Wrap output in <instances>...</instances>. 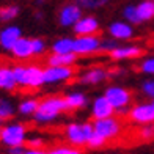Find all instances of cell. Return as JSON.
I'll use <instances>...</instances> for the list:
<instances>
[{
  "label": "cell",
  "instance_id": "obj_25",
  "mask_svg": "<svg viewBox=\"0 0 154 154\" xmlns=\"http://www.w3.org/2000/svg\"><path fill=\"white\" fill-rule=\"evenodd\" d=\"M16 113V107L10 99L6 97H0V120L5 121V120H11Z\"/></svg>",
  "mask_w": 154,
  "mask_h": 154
},
{
  "label": "cell",
  "instance_id": "obj_26",
  "mask_svg": "<svg viewBox=\"0 0 154 154\" xmlns=\"http://www.w3.org/2000/svg\"><path fill=\"white\" fill-rule=\"evenodd\" d=\"M123 17L126 22H129L132 25H138L142 24V20L138 17V13H137V6L135 5H126L123 8Z\"/></svg>",
  "mask_w": 154,
  "mask_h": 154
},
{
  "label": "cell",
  "instance_id": "obj_19",
  "mask_svg": "<svg viewBox=\"0 0 154 154\" xmlns=\"http://www.w3.org/2000/svg\"><path fill=\"white\" fill-rule=\"evenodd\" d=\"M79 55H75L74 52L71 54H51L47 57L46 63L47 66H74L77 63Z\"/></svg>",
  "mask_w": 154,
  "mask_h": 154
},
{
  "label": "cell",
  "instance_id": "obj_7",
  "mask_svg": "<svg viewBox=\"0 0 154 154\" xmlns=\"http://www.w3.org/2000/svg\"><path fill=\"white\" fill-rule=\"evenodd\" d=\"M93 131L96 135L109 142V140L116 138L123 132V123L115 116L104 118V120H93Z\"/></svg>",
  "mask_w": 154,
  "mask_h": 154
},
{
  "label": "cell",
  "instance_id": "obj_11",
  "mask_svg": "<svg viewBox=\"0 0 154 154\" xmlns=\"http://www.w3.org/2000/svg\"><path fill=\"white\" fill-rule=\"evenodd\" d=\"M101 30L99 20L94 16H82L72 27L75 36H87V35H97Z\"/></svg>",
  "mask_w": 154,
  "mask_h": 154
},
{
  "label": "cell",
  "instance_id": "obj_36",
  "mask_svg": "<svg viewBox=\"0 0 154 154\" xmlns=\"http://www.w3.org/2000/svg\"><path fill=\"white\" fill-rule=\"evenodd\" d=\"M24 152H25L24 145L22 146H10L8 148V154H24Z\"/></svg>",
  "mask_w": 154,
  "mask_h": 154
},
{
  "label": "cell",
  "instance_id": "obj_12",
  "mask_svg": "<svg viewBox=\"0 0 154 154\" xmlns=\"http://www.w3.org/2000/svg\"><path fill=\"white\" fill-rule=\"evenodd\" d=\"M109 77H110V72L106 68L94 66V68H88L85 72H82L77 82L82 83V85H99V83L106 82Z\"/></svg>",
  "mask_w": 154,
  "mask_h": 154
},
{
  "label": "cell",
  "instance_id": "obj_8",
  "mask_svg": "<svg viewBox=\"0 0 154 154\" xmlns=\"http://www.w3.org/2000/svg\"><path fill=\"white\" fill-rule=\"evenodd\" d=\"M102 38L99 35H87V36H75L74 38V54L79 57L85 55H94L101 52Z\"/></svg>",
  "mask_w": 154,
  "mask_h": 154
},
{
  "label": "cell",
  "instance_id": "obj_32",
  "mask_svg": "<svg viewBox=\"0 0 154 154\" xmlns=\"http://www.w3.org/2000/svg\"><path fill=\"white\" fill-rule=\"evenodd\" d=\"M106 140H104L102 137H99V135H96V134H93L91 135V138L88 140V143H87V146L90 149H99V148H102V146H106Z\"/></svg>",
  "mask_w": 154,
  "mask_h": 154
},
{
  "label": "cell",
  "instance_id": "obj_41",
  "mask_svg": "<svg viewBox=\"0 0 154 154\" xmlns=\"http://www.w3.org/2000/svg\"><path fill=\"white\" fill-rule=\"evenodd\" d=\"M112 154H118V152H112Z\"/></svg>",
  "mask_w": 154,
  "mask_h": 154
},
{
  "label": "cell",
  "instance_id": "obj_22",
  "mask_svg": "<svg viewBox=\"0 0 154 154\" xmlns=\"http://www.w3.org/2000/svg\"><path fill=\"white\" fill-rule=\"evenodd\" d=\"M135 6L142 22H148V20L154 19V0H142Z\"/></svg>",
  "mask_w": 154,
  "mask_h": 154
},
{
  "label": "cell",
  "instance_id": "obj_30",
  "mask_svg": "<svg viewBox=\"0 0 154 154\" xmlns=\"http://www.w3.org/2000/svg\"><path fill=\"white\" fill-rule=\"evenodd\" d=\"M32 49H33V55L35 57H41L44 52H46V43H44V39H41V38H32Z\"/></svg>",
  "mask_w": 154,
  "mask_h": 154
},
{
  "label": "cell",
  "instance_id": "obj_1",
  "mask_svg": "<svg viewBox=\"0 0 154 154\" xmlns=\"http://www.w3.org/2000/svg\"><path fill=\"white\" fill-rule=\"evenodd\" d=\"M63 112H68L65 96H47L39 101L38 109L33 115V120L38 124H47L55 121Z\"/></svg>",
  "mask_w": 154,
  "mask_h": 154
},
{
  "label": "cell",
  "instance_id": "obj_13",
  "mask_svg": "<svg viewBox=\"0 0 154 154\" xmlns=\"http://www.w3.org/2000/svg\"><path fill=\"white\" fill-rule=\"evenodd\" d=\"M143 49L135 44H129V46H116L112 52H109L107 55L110 57V60L113 61H123V60H134V58H140L143 55Z\"/></svg>",
  "mask_w": 154,
  "mask_h": 154
},
{
  "label": "cell",
  "instance_id": "obj_21",
  "mask_svg": "<svg viewBox=\"0 0 154 154\" xmlns=\"http://www.w3.org/2000/svg\"><path fill=\"white\" fill-rule=\"evenodd\" d=\"M52 54H71L74 52V38L69 36H63L55 39L52 46H51Z\"/></svg>",
  "mask_w": 154,
  "mask_h": 154
},
{
  "label": "cell",
  "instance_id": "obj_29",
  "mask_svg": "<svg viewBox=\"0 0 154 154\" xmlns=\"http://www.w3.org/2000/svg\"><path fill=\"white\" fill-rule=\"evenodd\" d=\"M137 137L138 140H152L154 138V126L152 124H146V126H140L137 129Z\"/></svg>",
  "mask_w": 154,
  "mask_h": 154
},
{
  "label": "cell",
  "instance_id": "obj_35",
  "mask_svg": "<svg viewBox=\"0 0 154 154\" xmlns=\"http://www.w3.org/2000/svg\"><path fill=\"white\" fill-rule=\"evenodd\" d=\"M118 46V41L113 39V38H109V39H102V43H101V52H112L113 49Z\"/></svg>",
  "mask_w": 154,
  "mask_h": 154
},
{
  "label": "cell",
  "instance_id": "obj_17",
  "mask_svg": "<svg viewBox=\"0 0 154 154\" xmlns=\"http://www.w3.org/2000/svg\"><path fill=\"white\" fill-rule=\"evenodd\" d=\"M11 55L17 60H29L30 57H33V49H32V38H25L20 36L14 46L11 47Z\"/></svg>",
  "mask_w": 154,
  "mask_h": 154
},
{
  "label": "cell",
  "instance_id": "obj_42",
  "mask_svg": "<svg viewBox=\"0 0 154 154\" xmlns=\"http://www.w3.org/2000/svg\"><path fill=\"white\" fill-rule=\"evenodd\" d=\"M152 126H154V124H152Z\"/></svg>",
  "mask_w": 154,
  "mask_h": 154
},
{
  "label": "cell",
  "instance_id": "obj_33",
  "mask_svg": "<svg viewBox=\"0 0 154 154\" xmlns=\"http://www.w3.org/2000/svg\"><path fill=\"white\" fill-rule=\"evenodd\" d=\"M44 145H46V142L41 137H32V138H27V142H25V146L27 148H32V149H43Z\"/></svg>",
  "mask_w": 154,
  "mask_h": 154
},
{
  "label": "cell",
  "instance_id": "obj_3",
  "mask_svg": "<svg viewBox=\"0 0 154 154\" xmlns=\"http://www.w3.org/2000/svg\"><path fill=\"white\" fill-rule=\"evenodd\" d=\"M93 134H94L93 123H88V121L69 123L65 128V138H66V142L71 146H75V148L87 146L88 140L91 138Z\"/></svg>",
  "mask_w": 154,
  "mask_h": 154
},
{
  "label": "cell",
  "instance_id": "obj_31",
  "mask_svg": "<svg viewBox=\"0 0 154 154\" xmlns=\"http://www.w3.org/2000/svg\"><path fill=\"white\" fill-rule=\"evenodd\" d=\"M47 152L49 154H83V151L75 148V146H57V148H52Z\"/></svg>",
  "mask_w": 154,
  "mask_h": 154
},
{
  "label": "cell",
  "instance_id": "obj_14",
  "mask_svg": "<svg viewBox=\"0 0 154 154\" xmlns=\"http://www.w3.org/2000/svg\"><path fill=\"white\" fill-rule=\"evenodd\" d=\"M115 109L113 106L109 102L106 96H97L91 102V116L93 120H104V118H110L115 115Z\"/></svg>",
  "mask_w": 154,
  "mask_h": 154
},
{
  "label": "cell",
  "instance_id": "obj_18",
  "mask_svg": "<svg viewBox=\"0 0 154 154\" xmlns=\"http://www.w3.org/2000/svg\"><path fill=\"white\" fill-rule=\"evenodd\" d=\"M65 102H66V110L68 112L82 110L88 106V96L82 91H71L65 96Z\"/></svg>",
  "mask_w": 154,
  "mask_h": 154
},
{
  "label": "cell",
  "instance_id": "obj_9",
  "mask_svg": "<svg viewBox=\"0 0 154 154\" xmlns=\"http://www.w3.org/2000/svg\"><path fill=\"white\" fill-rule=\"evenodd\" d=\"M74 74V66H47L44 68V85H55V83L66 82L72 79Z\"/></svg>",
  "mask_w": 154,
  "mask_h": 154
},
{
  "label": "cell",
  "instance_id": "obj_10",
  "mask_svg": "<svg viewBox=\"0 0 154 154\" xmlns=\"http://www.w3.org/2000/svg\"><path fill=\"white\" fill-rule=\"evenodd\" d=\"M82 11L83 10L75 2L63 5L58 11V24L61 27H74V24L83 16Z\"/></svg>",
  "mask_w": 154,
  "mask_h": 154
},
{
  "label": "cell",
  "instance_id": "obj_5",
  "mask_svg": "<svg viewBox=\"0 0 154 154\" xmlns=\"http://www.w3.org/2000/svg\"><path fill=\"white\" fill-rule=\"evenodd\" d=\"M104 96L109 99V102L113 106V109L118 113H123V115L128 113L129 106L132 104V91L120 85H110L106 88Z\"/></svg>",
  "mask_w": 154,
  "mask_h": 154
},
{
  "label": "cell",
  "instance_id": "obj_23",
  "mask_svg": "<svg viewBox=\"0 0 154 154\" xmlns=\"http://www.w3.org/2000/svg\"><path fill=\"white\" fill-rule=\"evenodd\" d=\"M39 101L35 99V97H27V99H22L17 106V112L24 116H33L35 112L38 109Z\"/></svg>",
  "mask_w": 154,
  "mask_h": 154
},
{
  "label": "cell",
  "instance_id": "obj_6",
  "mask_svg": "<svg viewBox=\"0 0 154 154\" xmlns=\"http://www.w3.org/2000/svg\"><path fill=\"white\" fill-rule=\"evenodd\" d=\"M128 121L138 124V126H146V124H154V101L152 102H138L135 106L129 107L126 113Z\"/></svg>",
  "mask_w": 154,
  "mask_h": 154
},
{
  "label": "cell",
  "instance_id": "obj_20",
  "mask_svg": "<svg viewBox=\"0 0 154 154\" xmlns=\"http://www.w3.org/2000/svg\"><path fill=\"white\" fill-rule=\"evenodd\" d=\"M16 87L17 83L14 79V74H13V68L0 66V90L13 91V90H16Z\"/></svg>",
  "mask_w": 154,
  "mask_h": 154
},
{
  "label": "cell",
  "instance_id": "obj_27",
  "mask_svg": "<svg viewBox=\"0 0 154 154\" xmlns=\"http://www.w3.org/2000/svg\"><path fill=\"white\" fill-rule=\"evenodd\" d=\"M110 0H75V3L80 6L82 10H99L106 6Z\"/></svg>",
  "mask_w": 154,
  "mask_h": 154
},
{
  "label": "cell",
  "instance_id": "obj_24",
  "mask_svg": "<svg viewBox=\"0 0 154 154\" xmlns=\"http://www.w3.org/2000/svg\"><path fill=\"white\" fill-rule=\"evenodd\" d=\"M20 13V8L17 5H5V6H0V22L6 24V22H11L14 20Z\"/></svg>",
  "mask_w": 154,
  "mask_h": 154
},
{
  "label": "cell",
  "instance_id": "obj_15",
  "mask_svg": "<svg viewBox=\"0 0 154 154\" xmlns=\"http://www.w3.org/2000/svg\"><path fill=\"white\" fill-rule=\"evenodd\" d=\"M110 38H113L116 41H128L134 38V27L132 24L126 22V20H115L112 22L107 29Z\"/></svg>",
  "mask_w": 154,
  "mask_h": 154
},
{
  "label": "cell",
  "instance_id": "obj_16",
  "mask_svg": "<svg viewBox=\"0 0 154 154\" xmlns=\"http://www.w3.org/2000/svg\"><path fill=\"white\" fill-rule=\"evenodd\" d=\"M22 36V30L17 25H6L0 30V47L3 51H11L16 41Z\"/></svg>",
  "mask_w": 154,
  "mask_h": 154
},
{
  "label": "cell",
  "instance_id": "obj_39",
  "mask_svg": "<svg viewBox=\"0 0 154 154\" xmlns=\"http://www.w3.org/2000/svg\"><path fill=\"white\" fill-rule=\"evenodd\" d=\"M44 2H46V0H35V3H36L38 6H41V5H44Z\"/></svg>",
  "mask_w": 154,
  "mask_h": 154
},
{
  "label": "cell",
  "instance_id": "obj_2",
  "mask_svg": "<svg viewBox=\"0 0 154 154\" xmlns=\"http://www.w3.org/2000/svg\"><path fill=\"white\" fill-rule=\"evenodd\" d=\"M13 74L17 87L38 90L44 85V69L38 65H16L13 66Z\"/></svg>",
  "mask_w": 154,
  "mask_h": 154
},
{
  "label": "cell",
  "instance_id": "obj_38",
  "mask_svg": "<svg viewBox=\"0 0 154 154\" xmlns=\"http://www.w3.org/2000/svg\"><path fill=\"white\" fill-rule=\"evenodd\" d=\"M43 17H44V13L43 11H36V13H35V19H36V20H41Z\"/></svg>",
  "mask_w": 154,
  "mask_h": 154
},
{
  "label": "cell",
  "instance_id": "obj_4",
  "mask_svg": "<svg viewBox=\"0 0 154 154\" xmlns=\"http://www.w3.org/2000/svg\"><path fill=\"white\" fill-rule=\"evenodd\" d=\"M27 142V128L22 123H10L0 128V143L5 146H22Z\"/></svg>",
  "mask_w": 154,
  "mask_h": 154
},
{
  "label": "cell",
  "instance_id": "obj_37",
  "mask_svg": "<svg viewBox=\"0 0 154 154\" xmlns=\"http://www.w3.org/2000/svg\"><path fill=\"white\" fill-rule=\"evenodd\" d=\"M24 154H49V152L44 151V149H32V148H27Z\"/></svg>",
  "mask_w": 154,
  "mask_h": 154
},
{
  "label": "cell",
  "instance_id": "obj_28",
  "mask_svg": "<svg viewBox=\"0 0 154 154\" xmlns=\"http://www.w3.org/2000/svg\"><path fill=\"white\" fill-rule=\"evenodd\" d=\"M137 69L143 74H148L154 77V57H146L137 65Z\"/></svg>",
  "mask_w": 154,
  "mask_h": 154
},
{
  "label": "cell",
  "instance_id": "obj_40",
  "mask_svg": "<svg viewBox=\"0 0 154 154\" xmlns=\"http://www.w3.org/2000/svg\"><path fill=\"white\" fill-rule=\"evenodd\" d=\"M0 128H2V120H0Z\"/></svg>",
  "mask_w": 154,
  "mask_h": 154
},
{
  "label": "cell",
  "instance_id": "obj_34",
  "mask_svg": "<svg viewBox=\"0 0 154 154\" xmlns=\"http://www.w3.org/2000/svg\"><path fill=\"white\" fill-rule=\"evenodd\" d=\"M142 93L146 97H151L154 99V79H148L142 83Z\"/></svg>",
  "mask_w": 154,
  "mask_h": 154
}]
</instances>
